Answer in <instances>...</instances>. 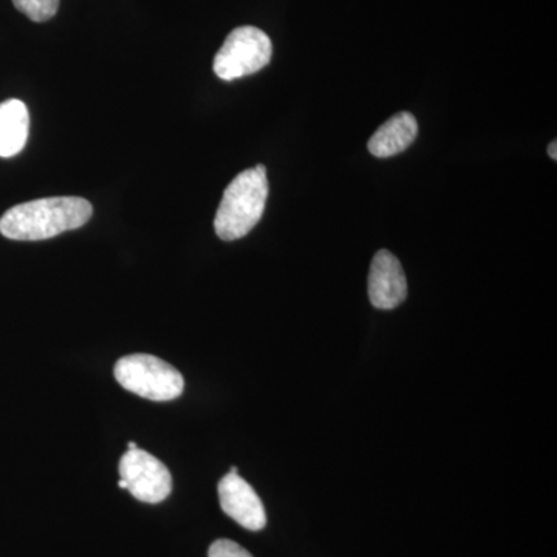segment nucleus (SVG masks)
<instances>
[{"label":"nucleus","mask_w":557,"mask_h":557,"mask_svg":"<svg viewBox=\"0 0 557 557\" xmlns=\"http://www.w3.org/2000/svg\"><path fill=\"white\" fill-rule=\"evenodd\" d=\"M94 214L83 197H49L10 208L0 219V234L7 239L36 242L60 236L86 225Z\"/></svg>","instance_id":"obj_1"},{"label":"nucleus","mask_w":557,"mask_h":557,"mask_svg":"<svg viewBox=\"0 0 557 557\" xmlns=\"http://www.w3.org/2000/svg\"><path fill=\"white\" fill-rule=\"evenodd\" d=\"M269 199V178L263 164L240 172L223 193L214 219L220 239L233 242L247 236L262 219Z\"/></svg>","instance_id":"obj_2"},{"label":"nucleus","mask_w":557,"mask_h":557,"mask_svg":"<svg viewBox=\"0 0 557 557\" xmlns=\"http://www.w3.org/2000/svg\"><path fill=\"white\" fill-rule=\"evenodd\" d=\"M113 373L126 391L152 401H171L178 398L185 388L182 373L152 355L137 354L121 358Z\"/></svg>","instance_id":"obj_3"},{"label":"nucleus","mask_w":557,"mask_h":557,"mask_svg":"<svg viewBox=\"0 0 557 557\" xmlns=\"http://www.w3.org/2000/svg\"><path fill=\"white\" fill-rule=\"evenodd\" d=\"M273 46L267 33L256 27H239L230 33L214 58V73L223 81H234L267 67Z\"/></svg>","instance_id":"obj_4"},{"label":"nucleus","mask_w":557,"mask_h":557,"mask_svg":"<svg viewBox=\"0 0 557 557\" xmlns=\"http://www.w3.org/2000/svg\"><path fill=\"white\" fill-rule=\"evenodd\" d=\"M120 479L132 496L145 504H160L172 491L170 469L143 449L127 450L120 460Z\"/></svg>","instance_id":"obj_5"},{"label":"nucleus","mask_w":557,"mask_h":557,"mask_svg":"<svg viewBox=\"0 0 557 557\" xmlns=\"http://www.w3.org/2000/svg\"><path fill=\"white\" fill-rule=\"evenodd\" d=\"M408 296V281L397 256L381 249L372 260L369 273V298L380 310H394Z\"/></svg>","instance_id":"obj_6"},{"label":"nucleus","mask_w":557,"mask_h":557,"mask_svg":"<svg viewBox=\"0 0 557 557\" xmlns=\"http://www.w3.org/2000/svg\"><path fill=\"white\" fill-rule=\"evenodd\" d=\"M219 500L223 512L249 531L267 525V512L258 493L239 474L225 475L219 483Z\"/></svg>","instance_id":"obj_7"},{"label":"nucleus","mask_w":557,"mask_h":557,"mask_svg":"<svg viewBox=\"0 0 557 557\" xmlns=\"http://www.w3.org/2000/svg\"><path fill=\"white\" fill-rule=\"evenodd\" d=\"M417 135L416 116L409 112H399L372 135L368 148L373 157L388 159V157L405 152L416 141Z\"/></svg>","instance_id":"obj_8"},{"label":"nucleus","mask_w":557,"mask_h":557,"mask_svg":"<svg viewBox=\"0 0 557 557\" xmlns=\"http://www.w3.org/2000/svg\"><path fill=\"white\" fill-rule=\"evenodd\" d=\"M30 113L20 100L0 104V159L16 157L27 145Z\"/></svg>","instance_id":"obj_9"},{"label":"nucleus","mask_w":557,"mask_h":557,"mask_svg":"<svg viewBox=\"0 0 557 557\" xmlns=\"http://www.w3.org/2000/svg\"><path fill=\"white\" fill-rule=\"evenodd\" d=\"M13 5L33 22H46L58 13L60 0H13Z\"/></svg>","instance_id":"obj_10"},{"label":"nucleus","mask_w":557,"mask_h":557,"mask_svg":"<svg viewBox=\"0 0 557 557\" xmlns=\"http://www.w3.org/2000/svg\"><path fill=\"white\" fill-rule=\"evenodd\" d=\"M209 557H252L247 549L228 539H219L209 547Z\"/></svg>","instance_id":"obj_11"},{"label":"nucleus","mask_w":557,"mask_h":557,"mask_svg":"<svg viewBox=\"0 0 557 557\" xmlns=\"http://www.w3.org/2000/svg\"><path fill=\"white\" fill-rule=\"evenodd\" d=\"M548 156L552 157L553 160H557V143L553 141L552 145L548 146Z\"/></svg>","instance_id":"obj_12"},{"label":"nucleus","mask_w":557,"mask_h":557,"mask_svg":"<svg viewBox=\"0 0 557 557\" xmlns=\"http://www.w3.org/2000/svg\"><path fill=\"white\" fill-rule=\"evenodd\" d=\"M137 448H138V446L135 445L134 442L127 443V450H134V449H137Z\"/></svg>","instance_id":"obj_13"},{"label":"nucleus","mask_w":557,"mask_h":557,"mask_svg":"<svg viewBox=\"0 0 557 557\" xmlns=\"http://www.w3.org/2000/svg\"><path fill=\"white\" fill-rule=\"evenodd\" d=\"M119 486L121 487V490H126V483H124V480L120 479Z\"/></svg>","instance_id":"obj_14"}]
</instances>
